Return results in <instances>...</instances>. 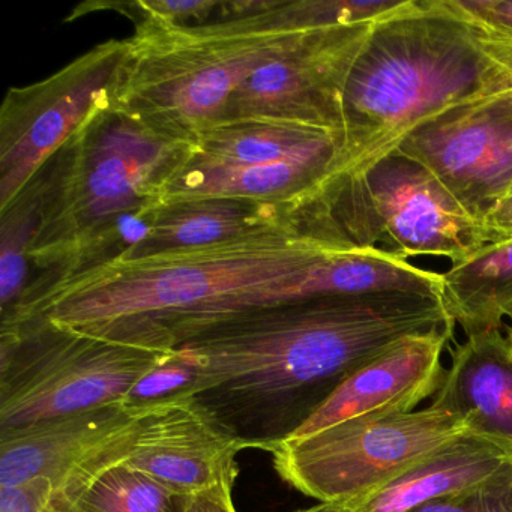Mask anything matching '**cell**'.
Here are the masks:
<instances>
[{"label": "cell", "instance_id": "52a82bcc", "mask_svg": "<svg viewBox=\"0 0 512 512\" xmlns=\"http://www.w3.org/2000/svg\"><path fill=\"white\" fill-rule=\"evenodd\" d=\"M472 433L464 419L431 403L394 415L362 416L268 449L280 478L319 503L376 490L452 440Z\"/></svg>", "mask_w": 512, "mask_h": 512}, {"label": "cell", "instance_id": "4dcf8cb0", "mask_svg": "<svg viewBox=\"0 0 512 512\" xmlns=\"http://www.w3.org/2000/svg\"><path fill=\"white\" fill-rule=\"evenodd\" d=\"M296 512H341V506L337 503H317V505L311 506V508L301 509Z\"/></svg>", "mask_w": 512, "mask_h": 512}, {"label": "cell", "instance_id": "9c48e42d", "mask_svg": "<svg viewBox=\"0 0 512 512\" xmlns=\"http://www.w3.org/2000/svg\"><path fill=\"white\" fill-rule=\"evenodd\" d=\"M379 20L311 32L259 68L233 95L218 124L271 119L343 134L344 89Z\"/></svg>", "mask_w": 512, "mask_h": 512}, {"label": "cell", "instance_id": "f1b7e54d", "mask_svg": "<svg viewBox=\"0 0 512 512\" xmlns=\"http://www.w3.org/2000/svg\"><path fill=\"white\" fill-rule=\"evenodd\" d=\"M235 479H224L217 485L182 497L181 512H238L233 502Z\"/></svg>", "mask_w": 512, "mask_h": 512}, {"label": "cell", "instance_id": "484cf974", "mask_svg": "<svg viewBox=\"0 0 512 512\" xmlns=\"http://www.w3.org/2000/svg\"><path fill=\"white\" fill-rule=\"evenodd\" d=\"M0 512H73L59 499L52 482L32 479L13 487H0Z\"/></svg>", "mask_w": 512, "mask_h": 512}, {"label": "cell", "instance_id": "3957f363", "mask_svg": "<svg viewBox=\"0 0 512 512\" xmlns=\"http://www.w3.org/2000/svg\"><path fill=\"white\" fill-rule=\"evenodd\" d=\"M349 248L356 247L320 230L295 227L134 259L116 256L62 280L26 287L2 314L0 328L43 317L98 337L286 283L328 254Z\"/></svg>", "mask_w": 512, "mask_h": 512}, {"label": "cell", "instance_id": "ffe728a7", "mask_svg": "<svg viewBox=\"0 0 512 512\" xmlns=\"http://www.w3.org/2000/svg\"><path fill=\"white\" fill-rule=\"evenodd\" d=\"M343 134L292 122L239 119L200 134L193 160L233 166L280 163L340 152Z\"/></svg>", "mask_w": 512, "mask_h": 512}, {"label": "cell", "instance_id": "ac0fdd59", "mask_svg": "<svg viewBox=\"0 0 512 512\" xmlns=\"http://www.w3.org/2000/svg\"><path fill=\"white\" fill-rule=\"evenodd\" d=\"M511 457L512 442L467 433L376 490L340 503L341 512H413L484 481Z\"/></svg>", "mask_w": 512, "mask_h": 512}, {"label": "cell", "instance_id": "ba28073f", "mask_svg": "<svg viewBox=\"0 0 512 512\" xmlns=\"http://www.w3.org/2000/svg\"><path fill=\"white\" fill-rule=\"evenodd\" d=\"M130 53L128 40L104 41L53 76L8 91L0 107V209L98 107L115 100Z\"/></svg>", "mask_w": 512, "mask_h": 512}, {"label": "cell", "instance_id": "5bb4252c", "mask_svg": "<svg viewBox=\"0 0 512 512\" xmlns=\"http://www.w3.org/2000/svg\"><path fill=\"white\" fill-rule=\"evenodd\" d=\"M454 328L412 335L353 371L295 433L302 437L362 416L413 412L434 397L446 370L442 355Z\"/></svg>", "mask_w": 512, "mask_h": 512}, {"label": "cell", "instance_id": "1f68e13d", "mask_svg": "<svg viewBox=\"0 0 512 512\" xmlns=\"http://www.w3.org/2000/svg\"><path fill=\"white\" fill-rule=\"evenodd\" d=\"M505 331H506V334H508V337L511 338V341H512V320H511V326L505 325Z\"/></svg>", "mask_w": 512, "mask_h": 512}, {"label": "cell", "instance_id": "4fadbf2b", "mask_svg": "<svg viewBox=\"0 0 512 512\" xmlns=\"http://www.w3.org/2000/svg\"><path fill=\"white\" fill-rule=\"evenodd\" d=\"M253 448L196 397L151 404L127 466L187 497L235 479L236 457Z\"/></svg>", "mask_w": 512, "mask_h": 512}, {"label": "cell", "instance_id": "6da1fadb", "mask_svg": "<svg viewBox=\"0 0 512 512\" xmlns=\"http://www.w3.org/2000/svg\"><path fill=\"white\" fill-rule=\"evenodd\" d=\"M455 328L440 295L298 299L200 326L175 355L193 365L190 397L268 451L359 367L412 335Z\"/></svg>", "mask_w": 512, "mask_h": 512}, {"label": "cell", "instance_id": "9a60e30c", "mask_svg": "<svg viewBox=\"0 0 512 512\" xmlns=\"http://www.w3.org/2000/svg\"><path fill=\"white\" fill-rule=\"evenodd\" d=\"M442 283L439 272L418 268L385 248H349L328 254L286 283L185 311L179 323L184 331L193 332L238 311L298 299L388 292L440 295Z\"/></svg>", "mask_w": 512, "mask_h": 512}, {"label": "cell", "instance_id": "d6986e66", "mask_svg": "<svg viewBox=\"0 0 512 512\" xmlns=\"http://www.w3.org/2000/svg\"><path fill=\"white\" fill-rule=\"evenodd\" d=\"M431 403L470 431L512 442V341L505 328L467 335L451 352V367Z\"/></svg>", "mask_w": 512, "mask_h": 512}, {"label": "cell", "instance_id": "44dd1931", "mask_svg": "<svg viewBox=\"0 0 512 512\" xmlns=\"http://www.w3.org/2000/svg\"><path fill=\"white\" fill-rule=\"evenodd\" d=\"M446 313L466 335L505 328L512 320V239L485 245L442 274Z\"/></svg>", "mask_w": 512, "mask_h": 512}, {"label": "cell", "instance_id": "f546056e", "mask_svg": "<svg viewBox=\"0 0 512 512\" xmlns=\"http://www.w3.org/2000/svg\"><path fill=\"white\" fill-rule=\"evenodd\" d=\"M485 229L490 235L491 244L512 239V194L497 200L482 217Z\"/></svg>", "mask_w": 512, "mask_h": 512}, {"label": "cell", "instance_id": "2e32d148", "mask_svg": "<svg viewBox=\"0 0 512 512\" xmlns=\"http://www.w3.org/2000/svg\"><path fill=\"white\" fill-rule=\"evenodd\" d=\"M313 215V208L266 200L218 197L170 203L152 212L143 235L119 256L134 259L247 238L269 230L295 227L320 230L311 223Z\"/></svg>", "mask_w": 512, "mask_h": 512}, {"label": "cell", "instance_id": "603a6c76", "mask_svg": "<svg viewBox=\"0 0 512 512\" xmlns=\"http://www.w3.org/2000/svg\"><path fill=\"white\" fill-rule=\"evenodd\" d=\"M74 512H181V497L124 463L100 476Z\"/></svg>", "mask_w": 512, "mask_h": 512}, {"label": "cell", "instance_id": "277c9868", "mask_svg": "<svg viewBox=\"0 0 512 512\" xmlns=\"http://www.w3.org/2000/svg\"><path fill=\"white\" fill-rule=\"evenodd\" d=\"M194 154L196 143L158 130L113 100L98 107L43 167V212L29 250L40 277L28 287L128 250Z\"/></svg>", "mask_w": 512, "mask_h": 512}, {"label": "cell", "instance_id": "e0dca14e", "mask_svg": "<svg viewBox=\"0 0 512 512\" xmlns=\"http://www.w3.org/2000/svg\"><path fill=\"white\" fill-rule=\"evenodd\" d=\"M338 158L340 152H332L256 166L203 163L191 158L166 185L161 205L229 197L313 208L322 205L323 191L334 176Z\"/></svg>", "mask_w": 512, "mask_h": 512}, {"label": "cell", "instance_id": "5b68a950", "mask_svg": "<svg viewBox=\"0 0 512 512\" xmlns=\"http://www.w3.org/2000/svg\"><path fill=\"white\" fill-rule=\"evenodd\" d=\"M128 10V4H122ZM130 61L115 103L158 130L191 140L220 122L238 89L316 31L296 2L248 16L182 25L131 10Z\"/></svg>", "mask_w": 512, "mask_h": 512}, {"label": "cell", "instance_id": "7c38bea8", "mask_svg": "<svg viewBox=\"0 0 512 512\" xmlns=\"http://www.w3.org/2000/svg\"><path fill=\"white\" fill-rule=\"evenodd\" d=\"M365 190L383 238L389 239L385 250L401 259L439 256L458 265L491 244L482 220L433 173L400 152L371 170Z\"/></svg>", "mask_w": 512, "mask_h": 512}, {"label": "cell", "instance_id": "7402d4cb", "mask_svg": "<svg viewBox=\"0 0 512 512\" xmlns=\"http://www.w3.org/2000/svg\"><path fill=\"white\" fill-rule=\"evenodd\" d=\"M46 179L43 169L0 209V302L7 313L25 292L29 280V250L41 220Z\"/></svg>", "mask_w": 512, "mask_h": 512}, {"label": "cell", "instance_id": "83f0119b", "mask_svg": "<svg viewBox=\"0 0 512 512\" xmlns=\"http://www.w3.org/2000/svg\"><path fill=\"white\" fill-rule=\"evenodd\" d=\"M128 7L137 13L148 14L166 22L182 23L190 25V20L200 23L206 17L211 16L212 11L221 7V2L215 0H155V2H128Z\"/></svg>", "mask_w": 512, "mask_h": 512}, {"label": "cell", "instance_id": "8fae6325", "mask_svg": "<svg viewBox=\"0 0 512 512\" xmlns=\"http://www.w3.org/2000/svg\"><path fill=\"white\" fill-rule=\"evenodd\" d=\"M397 152L433 173L482 220L512 185V91L439 116Z\"/></svg>", "mask_w": 512, "mask_h": 512}, {"label": "cell", "instance_id": "d4e9b609", "mask_svg": "<svg viewBox=\"0 0 512 512\" xmlns=\"http://www.w3.org/2000/svg\"><path fill=\"white\" fill-rule=\"evenodd\" d=\"M194 383H196V370L193 365L182 361L173 352L166 361L152 368L136 383L125 398V403L131 406H151V404L181 397V395L190 397Z\"/></svg>", "mask_w": 512, "mask_h": 512}, {"label": "cell", "instance_id": "8992f818", "mask_svg": "<svg viewBox=\"0 0 512 512\" xmlns=\"http://www.w3.org/2000/svg\"><path fill=\"white\" fill-rule=\"evenodd\" d=\"M173 350L59 328L43 317L0 328V431L125 403Z\"/></svg>", "mask_w": 512, "mask_h": 512}, {"label": "cell", "instance_id": "7a4b0ae2", "mask_svg": "<svg viewBox=\"0 0 512 512\" xmlns=\"http://www.w3.org/2000/svg\"><path fill=\"white\" fill-rule=\"evenodd\" d=\"M509 91L512 73L442 0H403L377 22L344 89L343 148L322 197L332 217L361 244H379L371 170L428 122Z\"/></svg>", "mask_w": 512, "mask_h": 512}, {"label": "cell", "instance_id": "cb8c5ba5", "mask_svg": "<svg viewBox=\"0 0 512 512\" xmlns=\"http://www.w3.org/2000/svg\"><path fill=\"white\" fill-rule=\"evenodd\" d=\"M413 512H512V457L484 481Z\"/></svg>", "mask_w": 512, "mask_h": 512}, {"label": "cell", "instance_id": "4316f807", "mask_svg": "<svg viewBox=\"0 0 512 512\" xmlns=\"http://www.w3.org/2000/svg\"><path fill=\"white\" fill-rule=\"evenodd\" d=\"M458 19L494 31L512 32V0H442Z\"/></svg>", "mask_w": 512, "mask_h": 512}, {"label": "cell", "instance_id": "d6a6232c", "mask_svg": "<svg viewBox=\"0 0 512 512\" xmlns=\"http://www.w3.org/2000/svg\"><path fill=\"white\" fill-rule=\"evenodd\" d=\"M506 194H512V185H511V187H509L508 193H506Z\"/></svg>", "mask_w": 512, "mask_h": 512}, {"label": "cell", "instance_id": "30bf717a", "mask_svg": "<svg viewBox=\"0 0 512 512\" xmlns=\"http://www.w3.org/2000/svg\"><path fill=\"white\" fill-rule=\"evenodd\" d=\"M149 407L109 404L0 431V487L46 478L76 509L100 476L130 460Z\"/></svg>", "mask_w": 512, "mask_h": 512}]
</instances>
